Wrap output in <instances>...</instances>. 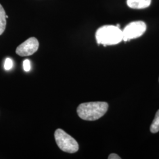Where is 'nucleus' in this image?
<instances>
[{
    "label": "nucleus",
    "mask_w": 159,
    "mask_h": 159,
    "mask_svg": "<svg viewBox=\"0 0 159 159\" xmlns=\"http://www.w3.org/2000/svg\"><path fill=\"white\" fill-rule=\"evenodd\" d=\"M8 18V16L6 14V18Z\"/></svg>",
    "instance_id": "nucleus-12"
},
{
    "label": "nucleus",
    "mask_w": 159,
    "mask_h": 159,
    "mask_svg": "<svg viewBox=\"0 0 159 159\" xmlns=\"http://www.w3.org/2000/svg\"><path fill=\"white\" fill-rule=\"evenodd\" d=\"M108 159H120L121 157L117 154L111 153L109 155L108 157Z\"/></svg>",
    "instance_id": "nucleus-11"
},
{
    "label": "nucleus",
    "mask_w": 159,
    "mask_h": 159,
    "mask_svg": "<svg viewBox=\"0 0 159 159\" xmlns=\"http://www.w3.org/2000/svg\"><path fill=\"white\" fill-rule=\"evenodd\" d=\"M108 108V103L106 102H84L80 104L77 108V113L81 119L95 121L106 113Z\"/></svg>",
    "instance_id": "nucleus-1"
},
{
    "label": "nucleus",
    "mask_w": 159,
    "mask_h": 159,
    "mask_svg": "<svg viewBox=\"0 0 159 159\" xmlns=\"http://www.w3.org/2000/svg\"><path fill=\"white\" fill-rule=\"evenodd\" d=\"M39 43L35 37L29 38L18 46L16 49V53L21 57L30 56L38 50Z\"/></svg>",
    "instance_id": "nucleus-5"
},
{
    "label": "nucleus",
    "mask_w": 159,
    "mask_h": 159,
    "mask_svg": "<svg viewBox=\"0 0 159 159\" xmlns=\"http://www.w3.org/2000/svg\"><path fill=\"white\" fill-rule=\"evenodd\" d=\"M6 13L2 6L0 4V35L5 31L6 27Z\"/></svg>",
    "instance_id": "nucleus-7"
},
{
    "label": "nucleus",
    "mask_w": 159,
    "mask_h": 159,
    "mask_svg": "<svg viewBox=\"0 0 159 159\" xmlns=\"http://www.w3.org/2000/svg\"><path fill=\"white\" fill-rule=\"evenodd\" d=\"M54 138L58 147L64 152L74 153L79 150V145L77 142L61 129H58L56 130Z\"/></svg>",
    "instance_id": "nucleus-3"
},
{
    "label": "nucleus",
    "mask_w": 159,
    "mask_h": 159,
    "mask_svg": "<svg viewBox=\"0 0 159 159\" xmlns=\"http://www.w3.org/2000/svg\"><path fill=\"white\" fill-rule=\"evenodd\" d=\"M12 67V61L11 58H7L4 64V68L7 70H9Z\"/></svg>",
    "instance_id": "nucleus-9"
},
{
    "label": "nucleus",
    "mask_w": 159,
    "mask_h": 159,
    "mask_svg": "<svg viewBox=\"0 0 159 159\" xmlns=\"http://www.w3.org/2000/svg\"><path fill=\"white\" fill-rule=\"evenodd\" d=\"M23 67L25 71H29L31 69V66H30V61L29 60H25L23 62Z\"/></svg>",
    "instance_id": "nucleus-10"
},
{
    "label": "nucleus",
    "mask_w": 159,
    "mask_h": 159,
    "mask_svg": "<svg viewBox=\"0 0 159 159\" xmlns=\"http://www.w3.org/2000/svg\"><path fill=\"white\" fill-rule=\"evenodd\" d=\"M150 131L152 133H156L159 131V110L156 114L155 117L151 125Z\"/></svg>",
    "instance_id": "nucleus-8"
},
{
    "label": "nucleus",
    "mask_w": 159,
    "mask_h": 159,
    "mask_svg": "<svg viewBox=\"0 0 159 159\" xmlns=\"http://www.w3.org/2000/svg\"><path fill=\"white\" fill-rule=\"evenodd\" d=\"M146 23L142 21L129 23L122 30L123 40L128 41L131 39L140 37L146 32Z\"/></svg>",
    "instance_id": "nucleus-4"
},
{
    "label": "nucleus",
    "mask_w": 159,
    "mask_h": 159,
    "mask_svg": "<svg viewBox=\"0 0 159 159\" xmlns=\"http://www.w3.org/2000/svg\"><path fill=\"white\" fill-rule=\"evenodd\" d=\"M96 39L98 44L116 45L123 41L122 30L117 26L104 25L97 30Z\"/></svg>",
    "instance_id": "nucleus-2"
},
{
    "label": "nucleus",
    "mask_w": 159,
    "mask_h": 159,
    "mask_svg": "<svg viewBox=\"0 0 159 159\" xmlns=\"http://www.w3.org/2000/svg\"><path fill=\"white\" fill-rule=\"evenodd\" d=\"M152 0H127V4L133 9H143L151 4Z\"/></svg>",
    "instance_id": "nucleus-6"
}]
</instances>
